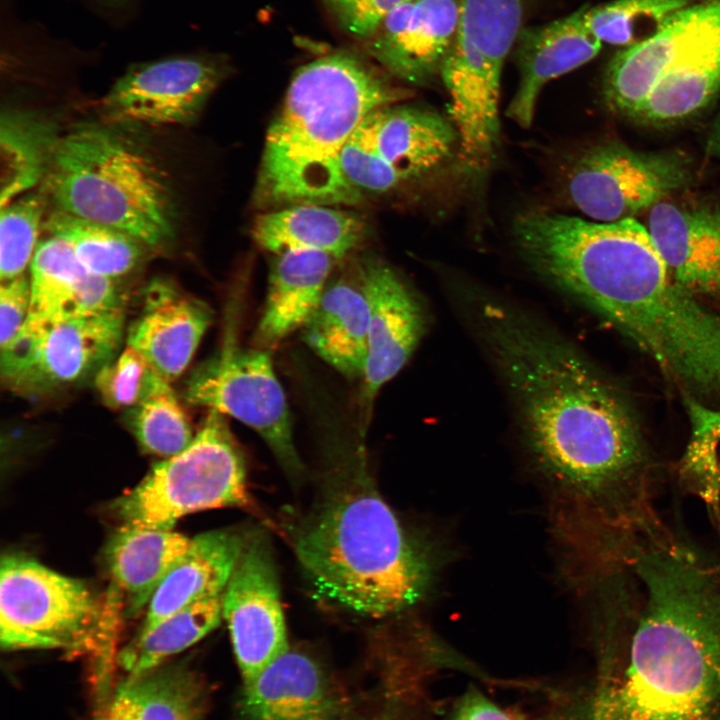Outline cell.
I'll use <instances>...</instances> for the list:
<instances>
[{"label":"cell","mask_w":720,"mask_h":720,"mask_svg":"<svg viewBox=\"0 0 720 720\" xmlns=\"http://www.w3.org/2000/svg\"><path fill=\"white\" fill-rule=\"evenodd\" d=\"M588 720H720V561L666 526L624 543Z\"/></svg>","instance_id":"obj_1"},{"label":"cell","mask_w":720,"mask_h":720,"mask_svg":"<svg viewBox=\"0 0 720 720\" xmlns=\"http://www.w3.org/2000/svg\"><path fill=\"white\" fill-rule=\"evenodd\" d=\"M472 311L528 447L575 500L577 524L623 531L653 519L640 436L611 387L571 345L510 306L479 296Z\"/></svg>","instance_id":"obj_2"},{"label":"cell","mask_w":720,"mask_h":720,"mask_svg":"<svg viewBox=\"0 0 720 720\" xmlns=\"http://www.w3.org/2000/svg\"><path fill=\"white\" fill-rule=\"evenodd\" d=\"M411 96L358 56L334 52L301 66L266 133L255 201L271 210L298 204L353 206L341 152L372 111Z\"/></svg>","instance_id":"obj_3"},{"label":"cell","mask_w":720,"mask_h":720,"mask_svg":"<svg viewBox=\"0 0 720 720\" xmlns=\"http://www.w3.org/2000/svg\"><path fill=\"white\" fill-rule=\"evenodd\" d=\"M291 538L315 591L360 616L378 619L401 612L423 596L430 582L426 554L363 463L326 484Z\"/></svg>","instance_id":"obj_4"},{"label":"cell","mask_w":720,"mask_h":720,"mask_svg":"<svg viewBox=\"0 0 720 720\" xmlns=\"http://www.w3.org/2000/svg\"><path fill=\"white\" fill-rule=\"evenodd\" d=\"M47 186L58 209L124 231L148 247L175 232V206L159 163L123 134L98 124L57 138Z\"/></svg>","instance_id":"obj_5"},{"label":"cell","mask_w":720,"mask_h":720,"mask_svg":"<svg viewBox=\"0 0 720 720\" xmlns=\"http://www.w3.org/2000/svg\"><path fill=\"white\" fill-rule=\"evenodd\" d=\"M0 568L2 647L90 655L96 703L104 701L115 686L113 640L97 595L23 554H4Z\"/></svg>","instance_id":"obj_6"},{"label":"cell","mask_w":720,"mask_h":720,"mask_svg":"<svg viewBox=\"0 0 720 720\" xmlns=\"http://www.w3.org/2000/svg\"><path fill=\"white\" fill-rule=\"evenodd\" d=\"M523 0H462L440 75L462 163L486 168L499 143V93L505 58L521 31Z\"/></svg>","instance_id":"obj_7"},{"label":"cell","mask_w":720,"mask_h":720,"mask_svg":"<svg viewBox=\"0 0 720 720\" xmlns=\"http://www.w3.org/2000/svg\"><path fill=\"white\" fill-rule=\"evenodd\" d=\"M221 507L261 515L247 488L243 455L222 414L210 410L192 442L156 464L113 511L123 524L172 529L186 515Z\"/></svg>","instance_id":"obj_8"},{"label":"cell","mask_w":720,"mask_h":720,"mask_svg":"<svg viewBox=\"0 0 720 720\" xmlns=\"http://www.w3.org/2000/svg\"><path fill=\"white\" fill-rule=\"evenodd\" d=\"M124 307L62 318L28 316L1 348L3 383L25 395L47 393L96 374L119 350Z\"/></svg>","instance_id":"obj_9"},{"label":"cell","mask_w":720,"mask_h":720,"mask_svg":"<svg viewBox=\"0 0 720 720\" xmlns=\"http://www.w3.org/2000/svg\"><path fill=\"white\" fill-rule=\"evenodd\" d=\"M185 400L249 426L262 437L289 476L297 478L302 474L289 407L267 351L226 343L192 373Z\"/></svg>","instance_id":"obj_10"},{"label":"cell","mask_w":720,"mask_h":720,"mask_svg":"<svg viewBox=\"0 0 720 720\" xmlns=\"http://www.w3.org/2000/svg\"><path fill=\"white\" fill-rule=\"evenodd\" d=\"M689 177L678 156L607 142L577 158L567 174L566 192L593 221L615 222L647 213L684 187Z\"/></svg>","instance_id":"obj_11"},{"label":"cell","mask_w":720,"mask_h":720,"mask_svg":"<svg viewBox=\"0 0 720 720\" xmlns=\"http://www.w3.org/2000/svg\"><path fill=\"white\" fill-rule=\"evenodd\" d=\"M214 56L181 55L137 64L111 87L101 102L113 123L187 125L198 118L227 75Z\"/></svg>","instance_id":"obj_12"},{"label":"cell","mask_w":720,"mask_h":720,"mask_svg":"<svg viewBox=\"0 0 720 720\" xmlns=\"http://www.w3.org/2000/svg\"><path fill=\"white\" fill-rule=\"evenodd\" d=\"M222 614L243 682L289 649L278 574L264 536H248L223 592Z\"/></svg>","instance_id":"obj_13"},{"label":"cell","mask_w":720,"mask_h":720,"mask_svg":"<svg viewBox=\"0 0 720 720\" xmlns=\"http://www.w3.org/2000/svg\"><path fill=\"white\" fill-rule=\"evenodd\" d=\"M244 720H343L352 700L315 657L290 648L243 682Z\"/></svg>","instance_id":"obj_14"},{"label":"cell","mask_w":720,"mask_h":720,"mask_svg":"<svg viewBox=\"0 0 720 720\" xmlns=\"http://www.w3.org/2000/svg\"><path fill=\"white\" fill-rule=\"evenodd\" d=\"M360 272L369 304L363 375V397L368 406L410 358L424 334L426 315L414 292L387 264L369 261Z\"/></svg>","instance_id":"obj_15"},{"label":"cell","mask_w":720,"mask_h":720,"mask_svg":"<svg viewBox=\"0 0 720 720\" xmlns=\"http://www.w3.org/2000/svg\"><path fill=\"white\" fill-rule=\"evenodd\" d=\"M461 1H405L366 40L368 53L402 81L429 83L440 75L453 43Z\"/></svg>","instance_id":"obj_16"},{"label":"cell","mask_w":720,"mask_h":720,"mask_svg":"<svg viewBox=\"0 0 720 720\" xmlns=\"http://www.w3.org/2000/svg\"><path fill=\"white\" fill-rule=\"evenodd\" d=\"M211 321L206 303L168 280L156 279L144 290L142 308L127 332V345L172 382L190 363Z\"/></svg>","instance_id":"obj_17"},{"label":"cell","mask_w":720,"mask_h":720,"mask_svg":"<svg viewBox=\"0 0 720 720\" xmlns=\"http://www.w3.org/2000/svg\"><path fill=\"white\" fill-rule=\"evenodd\" d=\"M647 213L645 226L676 282L720 296V205L665 199Z\"/></svg>","instance_id":"obj_18"},{"label":"cell","mask_w":720,"mask_h":720,"mask_svg":"<svg viewBox=\"0 0 720 720\" xmlns=\"http://www.w3.org/2000/svg\"><path fill=\"white\" fill-rule=\"evenodd\" d=\"M720 90V0H705L703 17L631 118L674 123L704 109Z\"/></svg>","instance_id":"obj_19"},{"label":"cell","mask_w":720,"mask_h":720,"mask_svg":"<svg viewBox=\"0 0 720 720\" xmlns=\"http://www.w3.org/2000/svg\"><path fill=\"white\" fill-rule=\"evenodd\" d=\"M601 48L583 22L582 8L548 24L521 29L515 43L520 81L506 116L529 128L542 88L595 58Z\"/></svg>","instance_id":"obj_20"},{"label":"cell","mask_w":720,"mask_h":720,"mask_svg":"<svg viewBox=\"0 0 720 720\" xmlns=\"http://www.w3.org/2000/svg\"><path fill=\"white\" fill-rule=\"evenodd\" d=\"M29 267L30 316L62 318L124 307L113 280L89 272L63 240L51 236L39 243Z\"/></svg>","instance_id":"obj_21"},{"label":"cell","mask_w":720,"mask_h":720,"mask_svg":"<svg viewBox=\"0 0 720 720\" xmlns=\"http://www.w3.org/2000/svg\"><path fill=\"white\" fill-rule=\"evenodd\" d=\"M208 689L181 663L161 664L116 684L92 720H205Z\"/></svg>","instance_id":"obj_22"},{"label":"cell","mask_w":720,"mask_h":720,"mask_svg":"<svg viewBox=\"0 0 720 720\" xmlns=\"http://www.w3.org/2000/svg\"><path fill=\"white\" fill-rule=\"evenodd\" d=\"M363 124L379 155L404 181L431 171L458 146L451 121L436 112L401 102L372 111Z\"/></svg>","instance_id":"obj_23"},{"label":"cell","mask_w":720,"mask_h":720,"mask_svg":"<svg viewBox=\"0 0 720 720\" xmlns=\"http://www.w3.org/2000/svg\"><path fill=\"white\" fill-rule=\"evenodd\" d=\"M247 538L232 529L213 530L191 538L184 555L151 597L140 631L194 602L222 595Z\"/></svg>","instance_id":"obj_24"},{"label":"cell","mask_w":720,"mask_h":720,"mask_svg":"<svg viewBox=\"0 0 720 720\" xmlns=\"http://www.w3.org/2000/svg\"><path fill=\"white\" fill-rule=\"evenodd\" d=\"M704 9L705 0L687 7L655 35L612 57L602 83L612 112L631 117L637 111L699 25Z\"/></svg>","instance_id":"obj_25"},{"label":"cell","mask_w":720,"mask_h":720,"mask_svg":"<svg viewBox=\"0 0 720 720\" xmlns=\"http://www.w3.org/2000/svg\"><path fill=\"white\" fill-rule=\"evenodd\" d=\"M369 304L361 272L358 279L327 284L321 300L303 327L307 345L348 378L364 375Z\"/></svg>","instance_id":"obj_26"},{"label":"cell","mask_w":720,"mask_h":720,"mask_svg":"<svg viewBox=\"0 0 720 720\" xmlns=\"http://www.w3.org/2000/svg\"><path fill=\"white\" fill-rule=\"evenodd\" d=\"M365 232L359 215L339 206L320 204L266 210L256 217L252 228L257 244L272 253L313 250L333 259L356 248Z\"/></svg>","instance_id":"obj_27"},{"label":"cell","mask_w":720,"mask_h":720,"mask_svg":"<svg viewBox=\"0 0 720 720\" xmlns=\"http://www.w3.org/2000/svg\"><path fill=\"white\" fill-rule=\"evenodd\" d=\"M190 542L191 538L172 529L123 524L114 532L105 547V561L131 613L148 606Z\"/></svg>","instance_id":"obj_28"},{"label":"cell","mask_w":720,"mask_h":720,"mask_svg":"<svg viewBox=\"0 0 720 720\" xmlns=\"http://www.w3.org/2000/svg\"><path fill=\"white\" fill-rule=\"evenodd\" d=\"M265 307L257 329L263 345H274L303 328L327 286L333 258L313 250L276 254Z\"/></svg>","instance_id":"obj_29"},{"label":"cell","mask_w":720,"mask_h":720,"mask_svg":"<svg viewBox=\"0 0 720 720\" xmlns=\"http://www.w3.org/2000/svg\"><path fill=\"white\" fill-rule=\"evenodd\" d=\"M43 229L66 242L89 272L112 280L132 271L146 246L124 231L60 209L44 220Z\"/></svg>","instance_id":"obj_30"},{"label":"cell","mask_w":720,"mask_h":720,"mask_svg":"<svg viewBox=\"0 0 720 720\" xmlns=\"http://www.w3.org/2000/svg\"><path fill=\"white\" fill-rule=\"evenodd\" d=\"M222 595L194 602L148 630L140 631L120 656V663L128 675H137L165 663L169 657L214 630L223 617Z\"/></svg>","instance_id":"obj_31"},{"label":"cell","mask_w":720,"mask_h":720,"mask_svg":"<svg viewBox=\"0 0 720 720\" xmlns=\"http://www.w3.org/2000/svg\"><path fill=\"white\" fill-rule=\"evenodd\" d=\"M57 138L37 118L9 112L1 118V207L34 186L47 171Z\"/></svg>","instance_id":"obj_32"},{"label":"cell","mask_w":720,"mask_h":720,"mask_svg":"<svg viewBox=\"0 0 720 720\" xmlns=\"http://www.w3.org/2000/svg\"><path fill=\"white\" fill-rule=\"evenodd\" d=\"M701 0H612L582 8L583 22L602 44L622 48L639 44L664 28L678 13Z\"/></svg>","instance_id":"obj_33"},{"label":"cell","mask_w":720,"mask_h":720,"mask_svg":"<svg viewBox=\"0 0 720 720\" xmlns=\"http://www.w3.org/2000/svg\"><path fill=\"white\" fill-rule=\"evenodd\" d=\"M128 423L146 452L164 458L178 454L194 438L189 420L166 380L128 409Z\"/></svg>","instance_id":"obj_34"},{"label":"cell","mask_w":720,"mask_h":720,"mask_svg":"<svg viewBox=\"0 0 720 720\" xmlns=\"http://www.w3.org/2000/svg\"><path fill=\"white\" fill-rule=\"evenodd\" d=\"M44 199L28 194L1 207L0 279L22 276L37 248V237L44 212Z\"/></svg>","instance_id":"obj_35"},{"label":"cell","mask_w":720,"mask_h":720,"mask_svg":"<svg viewBox=\"0 0 720 720\" xmlns=\"http://www.w3.org/2000/svg\"><path fill=\"white\" fill-rule=\"evenodd\" d=\"M165 380L137 350L127 347L95 374V386L112 409H130Z\"/></svg>","instance_id":"obj_36"},{"label":"cell","mask_w":720,"mask_h":720,"mask_svg":"<svg viewBox=\"0 0 720 720\" xmlns=\"http://www.w3.org/2000/svg\"><path fill=\"white\" fill-rule=\"evenodd\" d=\"M340 166L347 183L363 198L365 194H385L404 182L379 155L363 121L345 144Z\"/></svg>","instance_id":"obj_37"},{"label":"cell","mask_w":720,"mask_h":720,"mask_svg":"<svg viewBox=\"0 0 720 720\" xmlns=\"http://www.w3.org/2000/svg\"><path fill=\"white\" fill-rule=\"evenodd\" d=\"M407 0H329L342 28L350 35L367 40L383 20Z\"/></svg>","instance_id":"obj_38"},{"label":"cell","mask_w":720,"mask_h":720,"mask_svg":"<svg viewBox=\"0 0 720 720\" xmlns=\"http://www.w3.org/2000/svg\"><path fill=\"white\" fill-rule=\"evenodd\" d=\"M30 279L24 274L0 285V347L21 330L30 310Z\"/></svg>","instance_id":"obj_39"},{"label":"cell","mask_w":720,"mask_h":720,"mask_svg":"<svg viewBox=\"0 0 720 720\" xmlns=\"http://www.w3.org/2000/svg\"><path fill=\"white\" fill-rule=\"evenodd\" d=\"M451 720H521L506 711L475 688L469 689L457 702Z\"/></svg>","instance_id":"obj_40"},{"label":"cell","mask_w":720,"mask_h":720,"mask_svg":"<svg viewBox=\"0 0 720 720\" xmlns=\"http://www.w3.org/2000/svg\"><path fill=\"white\" fill-rule=\"evenodd\" d=\"M689 411L693 424L692 443L714 452L720 439V411L707 409L696 402H689Z\"/></svg>","instance_id":"obj_41"},{"label":"cell","mask_w":720,"mask_h":720,"mask_svg":"<svg viewBox=\"0 0 720 720\" xmlns=\"http://www.w3.org/2000/svg\"><path fill=\"white\" fill-rule=\"evenodd\" d=\"M707 152L713 157L720 159V111L708 134Z\"/></svg>","instance_id":"obj_42"},{"label":"cell","mask_w":720,"mask_h":720,"mask_svg":"<svg viewBox=\"0 0 720 720\" xmlns=\"http://www.w3.org/2000/svg\"><path fill=\"white\" fill-rule=\"evenodd\" d=\"M343 720H398L393 709H385L375 714H369L368 716H360L353 719L346 717Z\"/></svg>","instance_id":"obj_43"},{"label":"cell","mask_w":720,"mask_h":720,"mask_svg":"<svg viewBox=\"0 0 720 720\" xmlns=\"http://www.w3.org/2000/svg\"><path fill=\"white\" fill-rule=\"evenodd\" d=\"M100 5L111 8V9H118L127 6L132 0H95Z\"/></svg>","instance_id":"obj_44"}]
</instances>
